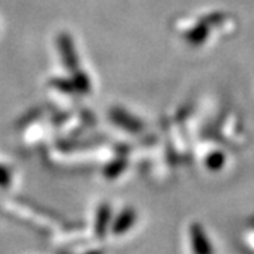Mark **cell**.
<instances>
[{
    "mask_svg": "<svg viewBox=\"0 0 254 254\" xmlns=\"http://www.w3.org/2000/svg\"><path fill=\"white\" fill-rule=\"evenodd\" d=\"M185 247L188 254H216L212 237L199 220H190L185 226Z\"/></svg>",
    "mask_w": 254,
    "mask_h": 254,
    "instance_id": "obj_1",
    "label": "cell"
},
{
    "mask_svg": "<svg viewBox=\"0 0 254 254\" xmlns=\"http://www.w3.org/2000/svg\"><path fill=\"white\" fill-rule=\"evenodd\" d=\"M137 220H138V215L133 208H127L122 210L116 220L113 222V226H112L113 235H116V236L127 235L128 232H131L134 229V226L137 225Z\"/></svg>",
    "mask_w": 254,
    "mask_h": 254,
    "instance_id": "obj_2",
    "label": "cell"
},
{
    "mask_svg": "<svg viewBox=\"0 0 254 254\" xmlns=\"http://www.w3.org/2000/svg\"><path fill=\"white\" fill-rule=\"evenodd\" d=\"M239 245L247 254H254V220H250L240 227L239 233Z\"/></svg>",
    "mask_w": 254,
    "mask_h": 254,
    "instance_id": "obj_3",
    "label": "cell"
},
{
    "mask_svg": "<svg viewBox=\"0 0 254 254\" xmlns=\"http://www.w3.org/2000/svg\"><path fill=\"white\" fill-rule=\"evenodd\" d=\"M58 46H60V51L64 57V63L68 66V69H75L76 57H75V50H73L71 38L64 33L58 38Z\"/></svg>",
    "mask_w": 254,
    "mask_h": 254,
    "instance_id": "obj_4",
    "label": "cell"
}]
</instances>
